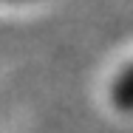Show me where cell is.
<instances>
[{
  "label": "cell",
  "mask_w": 133,
  "mask_h": 133,
  "mask_svg": "<svg viewBox=\"0 0 133 133\" xmlns=\"http://www.w3.org/2000/svg\"><path fill=\"white\" fill-rule=\"evenodd\" d=\"M110 102L122 113H133V65H128L110 88Z\"/></svg>",
  "instance_id": "6da1fadb"
}]
</instances>
